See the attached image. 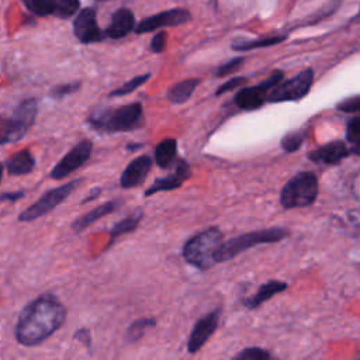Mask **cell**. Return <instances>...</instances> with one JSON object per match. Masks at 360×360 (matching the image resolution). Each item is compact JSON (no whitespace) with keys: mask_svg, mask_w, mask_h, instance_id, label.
<instances>
[{"mask_svg":"<svg viewBox=\"0 0 360 360\" xmlns=\"http://www.w3.org/2000/svg\"><path fill=\"white\" fill-rule=\"evenodd\" d=\"M304 141H305V134L302 131H294L284 135V138L281 139V148L285 152H295L301 148Z\"/></svg>","mask_w":360,"mask_h":360,"instance_id":"f1b7e54d","label":"cell"},{"mask_svg":"<svg viewBox=\"0 0 360 360\" xmlns=\"http://www.w3.org/2000/svg\"><path fill=\"white\" fill-rule=\"evenodd\" d=\"M152 167V158L148 155H141L131 160L120 177V186L122 188H132L142 184L149 174Z\"/></svg>","mask_w":360,"mask_h":360,"instance_id":"5bb4252c","label":"cell"},{"mask_svg":"<svg viewBox=\"0 0 360 360\" xmlns=\"http://www.w3.org/2000/svg\"><path fill=\"white\" fill-rule=\"evenodd\" d=\"M150 77V73H145V75H139L135 76L132 79H129L128 82H125L122 86L117 87L115 90H112L108 97H121V96H127L129 93H132L134 90H136L139 86H142L143 83H146V80Z\"/></svg>","mask_w":360,"mask_h":360,"instance_id":"4316f807","label":"cell"},{"mask_svg":"<svg viewBox=\"0 0 360 360\" xmlns=\"http://www.w3.org/2000/svg\"><path fill=\"white\" fill-rule=\"evenodd\" d=\"M75 338L79 339L80 342H83L84 346H87V347L91 346V335H90V330L87 328H80L79 330H76Z\"/></svg>","mask_w":360,"mask_h":360,"instance_id":"d590c367","label":"cell"},{"mask_svg":"<svg viewBox=\"0 0 360 360\" xmlns=\"http://www.w3.org/2000/svg\"><path fill=\"white\" fill-rule=\"evenodd\" d=\"M246 77H242V76H238V77H232V79H229V80H226L224 84H221L218 89H217V91H215V96H221V94H224V93H228V91H231V90H235L236 87H239V86H242L243 83H246Z\"/></svg>","mask_w":360,"mask_h":360,"instance_id":"836d02e7","label":"cell"},{"mask_svg":"<svg viewBox=\"0 0 360 360\" xmlns=\"http://www.w3.org/2000/svg\"><path fill=\"white\" fill-rule=\"evenodd\" d=\"M122 204V200L117 198V200H110L101 205H97L96 208L87 211L86 214H83L82 217L76 218L73 222H72V229L73 232L79 233L82 231H84L87 226H90L93 222H96L97 219L111 214L112 211H115L120 205Z\"/></svg>","mask_w":360,"mask_h":360,"instance_id":"d6986e66","label":"cell"},{"mask_svg":"<svg viewBox=\"0 0 360 360\" xmlns=\"http://www.w3.org/2000/svg\"><path fill=\"white\" fill-rule=\"evenodd\" d=\"M285 236H287V231L284 228H269V229L252 231V232L239 235L236 238H232L221 243V246L217 250L215 260L217 263H219V262L233 259L235 256L248 250L249 248H253L256 245L274 243L284 239Z\"/></svg>","mask_w":360,"mask_h":360,"instance_id":"277c9868","label":"cell"},{"mask_svg":"<svg viewBox=\"0 0 360 360\" xmlns=\"http://www.w3.org/2000/svg\"><path fill=\"white\" fill-rule=\"evenodd\" d=\"M218 314H219V309H215L195 322L187 342L188 353L191 354L197 353L205 345V342L212 336V333L218 328V319H219Z\"/></svg>","mask_w":360,"mask_h":360,"instance_id":"4fadbf2b","label":"cell"},{"mask_svg":"<svg viewBox=\"0 0 360 360\" xmlns=\"http://www.w3.org/2000/svg\"><path fill=\"white\" fill-rule=\"evenodd\" d=\"M135 28V18L134 13L128 8H118L111 15V21L108 27L105 28L104 34L108 38L120 39L125 35H128Z\"/></svg>","mask_w":360,"mask_h":360,"instance_id":"ac0fdd59","label":"cell"},{"mask_svg":"<svg viewBox=\"0 0 360 360\" xmlns=\"http://www.w3.org/2000/svg\"><path fill=\"white\" fill-rule=\"evenodd\" d=\"M8 143V121L0 115V145Z\"/></svg>","mask_w":360,"mask_h":360,"instance_id":"8d00e7d4","label":"cell"},{"mask_svg":"<svg viewBox=\"0 0 360 360\" xmlns=\"http://www.w3.org/2000/svg\"><path fill=\"white\" fill-rule=\"evenodd\" d=\"M166 42H167V34H166L165 31L158 32V34L152 38V41H150V49H152V52H155V53L163 52L165 48H166Z\"/></svg>","mask_w":360,"mask_h":360,"instance_id":"e575fe53","label":"cell"},{"mask_svg":"<svg viewBox=\"0 0 360 360\" xmlns=\"http://www.w3.org/2000/svg\"><path fill=\"white\" fill-rule=\"evenodd\" d=\"M80 181H82L80 179H75L62 186L48 190L34 204H31L30 207H27L24 211L20 212L18 221L20 222H31L34 219H38V218L46 215L55 207H58L65 198H68L72 194V191L80 184Z\"/></svg>","mask_w":360,"mask_h":360,"instance_id":"8992f818","label":"cell"},{"mask_svg":"<svg viewBox=\"0 0 360 360\" xmlns=\"http://www.w3.org/2000/svg\"><path fill=\"white\" fill-rule=\"evenodd\" d=\"M284 35L280 37H270V38H260V39H250V41H238L232 44V48L235 51H250L262 46H270L274 44H278L284 39Z\"/></svg>","mask_w":360,"mask_h":360,"instance_id":"d4e9b609","label":"cell"},{"mask_svg":"<svg viewBox=\"0 0 360 360\" xmlns=\"http://www.w3.org/2000/svg\"><path fill=\"white\" fill-rule=\"evenodd\" d=\"M198 83H200V79H197V77L184 79V80L179 82L170 87V90L167 91V98L174 104L186 103L191 97V94L195 90Z\"/></svg>","mask_w":360,"mask_h":360,"instance_id":"cb8c5ba5","label":"cell"},{"mask_svg":"<svg viewBox=\"0 0 360 360\" xmlns=\"http://www.w3.org/2000/svg\"><path fill=\"white\" fill-rule=\"evenodd\" d=\"M221 243L222 232L215 226L208 228L194 235L184 243L183 257L188 264L200 270L210 269L217 263L215 255Z\"/></svg>","mask_w":360,"mask_h":360,"instance_id":"3957f363","label":"cell"},{"mask_svg":"<svg viewBox=\"0 0 360 360\" xmlns=\"http://www.w3.org/2000/svg\"><path fill=\"white\" fill-rule=\"evenodd\" d=\"M82 83L80 82H72V83H65V84H59V86H55L51 91V96L52 97H58V98H62L68 94H72V93H76L79 89H80Z\"/></svg>","mask_w":360,"mask_h":360,"instance_id":"4dcf8cb0","label":"cell"},{"mask_svg":"<svg viewBox=\"0 0 360 360\" xmlns=\"http://www.w3.org/2000/svg\"><path fill=\"white\" fill-rule=\"evenodd\" d=\"M336 108L342 112H359L360 111V94L347 97L338 103Z\"/></svg>","mask_w":360,"mask_h":360,"instance_id":"1f68e13d","label":"cell"},{"mask_svg":"<svg viewBox=\"0 0 360 360\" xmlns=\"http://www.w3.org/2000/svg\"><path fill=\"white\" fill-rule=\"evenodd\" d=\"M349 153H350V149L346 146L343 141H332L309 152L308 158L315 163L336 165L340 160H343Z\"/></svg>","mask_w":360,"mask_h":360,"instance_id":"e0dca14e","label":"cell"},{"mask_svg":"<svg viewBox=\"0 0 360 360\" xmlns=\"http://www.w3.org/2000/svg\"><path fill=\"white\" fill-rule=\"evenodd\" d=\"M93 142L90 139H82L77 142L51 170L49 176L53 180H62L79 167H82L91 156Z\"/></svg>","mask_w":360,"mask_h":360,"instance_id":"9c48e42d","label":"cell"},{"mask_svg":"<svg viewBox=\"0 0 360 360\" xmlns=\"http://www.w3.org/2000/svg\"><path fill=\"white\" fill-rule=\"evenodd\" d=\"M73 32L82 44L98 42L105 38V34L98 28L96 10L90 7L83 8L76 14L73 21Z\"/></svg>","mask_w":360,"mask_h":360,"instance_id":"8fae6325","label":"cell"},{"mask_svg":"<svg viewBox=\"0 0 360 360\" xmlns=\"http://www.w3.org/2000/svg\"><path fill=\"white\" fill-rule=\"evenodd\" d=\"M318 179L312 172H301L290 179L280 193V202L285 210L311 205L318 197Z\"/></svg>","mask_w":360,"mask_h":360,"instance_id":"5b68a950","label":"cell"},{"mask_svg":"<svg viewBox=\"0 0 360 360\" xmlns=\"http://www.w3.org/2000/svg\"><path fill=\"white\" fill-rule=\"evenodd\" d=\"M25 7L37 15L69 18L79 10V0H22Z\"/></svg>","mask_w":360,"mask_h":360,"instance_id":"30bf717a","label":"cell"},{"mask_svg":"<svg viewBox=\"0 0 360 360\" xmlns=\"http://www.w3.org/2000/svg\"><path fill=\"white\" fill-rule=\"evenodd\" d=\"M190 20V13L186 10L174 8V10H167L158 13L155 15H150L145 20H142L134 30L136 34H143V32H150L158 28L163 27H174L184 24Z\"/></svg>","mask_w":360,"mask_h":360,"instance_id":"7c38bea8","label":"cell"},{"mask_svg":"<svg viewBox=\"0 0 360 360\" xmlns=\"http://www.w3.org/2000/svg\"><path fill=\"white\" fill-rule=\"evenodd\" d=\"M35 166V159L28 149H22L8 156L6 160V169L11 176H21L31 173Z\"/></svg>","mask_w":360,"mask_h":360,"instance_id":"ffe728a7","label":"cell"},{"mask_svg":"<svg viewBox=\"0 0 360 360\" xmlns=\"http://www.w3.org/2000/svg\"><path fill=\"white\" fill-rule=\"evenodd\" d=\"M3 169H4V167H3V163L0 162V180H1V176H3Z\"/></svg>","mask_w":360,"mask_h":360,"instance_id":"f35d334b","label":"cell"},{"mask_svg":"<svg viewBox=\"0 0 360 360\" xmlns=\"http://www.w3.org/2000/svg\"><path fill=\"white\" fill-rule=\"evenodd\" d=\"M143 122V107L141 103H131L115 108H101L87 117V124L98 132L115 134L139 128Z\"/></svg>","mask_w":360,"mask_h":360,"instance_id":"7a4b0ae2","label":"cell"},{"mask_svg":"<svg viewBox=\"0 0 360 360\" xmlns=\"http://www.w3.org/2000/svg\"><path fill=\"white\" fill-rule=\"evenodd\" d=\"M66 308L52 292H42L30 301L17 319L15 340L25 347L37 346L52 336L65 322Z\"/></svg>","mask_w":360,"mask_h":360,"instance_id":"6da1fadb","label":"cell"},{"mask_svg":"<svg viewBox=\"0 0 360 360\" xmlns=\"http://www.w3.org/2000/svg\"><path fill=\"white\" fill-rule=\"evenodd\" d=\"M271 354L260 347H246L240 353H238L233 359L235 360H269Z\"/></svg>","mask_w":360,"mask_h":360,"instance_id":"f546056e","label":"cell"},{"mask_svg":"<svg viewBox=\"0 0 360 360\" xmlns=\"http://www.w3.org/2000/svg\"><path fill=\"white\" fill-rule=\"evenodd\" d=\"M314 83V70L305 69L295 75L294 77L277 83L267 94L269 103H283V101H295L305 97Z\"/></svg>","mask_w":360,"mask_h":360,"instance_id":"52a82bcc","label":"cell"},{"mask_svg":"<svg viewBox=\"0 0 360 360\" xmlns=\"http://www.w3.org/2000/svg\"><path fill=\"white\" fill-rule=\"evenodd\" d=\"M142 217H143L142 210H136V211L132 212L131 215H128V217L120 219L118 222H115V224L112 225V228L110 229V240H108V243H107V249H108V248L115 242V239L120 238L121 235L129 233V232H132L134 229H136L138 225H139V222H141V219H142Z\"/></svg>","mask_w":360,"mask_h":360,"instance_id":"603a6c76","label":"cell"},{"mask_svg":"<svg viewBox=\"0 0 360 360\" xmlns=\"http://www.w3.org/2000/svg\"><path fill=\"white\" fill-rule=\"evenodd\" d=\"M155 323H156L155 318H141V319L134 321L127 329V339L129 342L139 340L143 336V333L146 332V329L155 326Z\"/></svg>","mask_w":360,"mask_h":360,"instance_id":"484cf974","label":"cell"},{"mask_svg":"<svg viewBox=\"0 0 360 360\" xmlns=\"http://www.w3.org/2000/svg\"><path fill=\"white\" fill-rule=\"evenodd\" d=\"M25 195V193L22 190H18V191H4L3 194H0V202L1 201H17L18 198H22Z\"/></svg>","mask_w":360,"mask_h":360,"instance_id":"74e56055","label":"cell"},{"mask_svg":"<svg viewBox=\"0 0 360 360\" xmlns=\"http://www.w3.org/2000/svg\"><path fill=\"white\" fill-rule=\"evenodd\" d=\"M190 166L186 160L177 159L176 169L173 173L167 174L166 177H159L153 181L152 186H149L145 191V197H149L158 191H169L179 188L188 177H190Z\"/></svg>","mask_w":360,"mask_h":360,"instance_id":"9a60e30c","label":"cell"},{"mask_svg":"<svg viewBox=\"0 0 360 360\" xmlns=\"http://www.w3.org/2000/svg\"><path fill=\"white\" fill-rule=\"evenodd\" d=\"M287 288V284L284 281H278V280H270L266 284L260 285L259 290L256 291L255 295L249 297L245 300V307L249 309H255L259 305H262L263 302L269 301L271 297H274L276 294L284 291Z\"/></svg>","mask_w":360,"mask_h":360,"instance_id":"44dd1931","label":"cell"},{"mask_svg":"<svg viewBox=\"0 0 360 360\" xmlns=\"http://www.w3.org/2000/svg\"><path fill=\"white\" fill-rule=\"evenodd\" d=\"M155 162L160 169H169L177 162V141L166 138L160 141L155 149Z\"/></svg>","mask_w":360,"mask_h":360,"instance_id":"7402d4cb","label":"cell"},{"mask_svg":"<svg viewBox=\"0 0 360 360\" xmlns=\"http://www.w3.org/2000/svg\"><path fill=\"white\" fill-rule=\"evenodd\" d=\"M37 114H38V100L34 97L25 98L14 107L10 118L21 136H24L27 131L32 127V124L35 122Z\"/></svg>","mask_w":360,"mask_h":360,"instance_id":"2e32d148","label":"cell"},{"mask_svg":"<svg viewBox=\"0 0 360 360\" xmlns=\"http://www.w3.org/2000/svg\"><path fill=\"white\" fill-rule=\"evenodd\" d=\"M346 138L353 145L350 152L360 156V117H354L346 127Z\"/></svg>","mask_w":360,"mask_h":360,"instance_id":"83f0119b","label":"cell"},{"mask_svg":"<svg viewBox=\"0 0 360 360\" xmlns=\"http://www.w3.org/2000/svg\"><path fill=\"white\" fill-rule=\"evenodd\" d=\"M283 79V72L277 70L274 73H271L267 79H264L263 82L255 84V86H249V87H243L240 89L235 97L233 101L235 104L245 111H250V110H256L260 108L266 98L269 91L277 84L280 83Z\"/></svg>","mask_w":360,"mask_h":360,"instance_id":"ba28073f","label":"cell"},{"mask_svg":"<svg viewBox=\"0 0 360 360\" xmlns=\"http://www.w3.org/2000/svg\"><path fill=\"white\" fill-rule=\"evenodd\" d=\"M243 63V58H235V59H231V60H228L226 63H224V65H221V66H218V69L215 70V76H218V77H222V76H226V75H229V73H232V72H235L240 65Z\"/></svg>","mask_w":360,"mask_h":360,"instance_id":"d6a6232c","label":"cell"}]
</instances>
